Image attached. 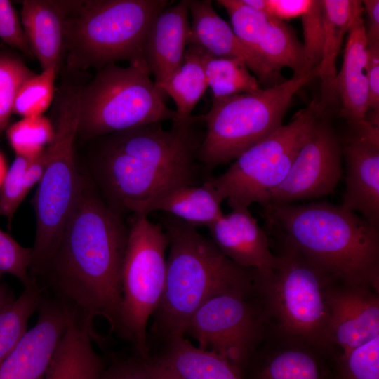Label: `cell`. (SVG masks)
<instances>
[{
	"mask_svg": "<svg viewBox=\"0 0 379 379\" xmlns=\"http://www.w3.org/2000/svg\"><path fill=\"white\" fill-rule=\"evenodd\" d=\"M302 19V49L308 71H312L320 63L324 43V21L322 0H312Z\"/></svg>",
	"mask_w": 379,
	"mask_h": 379,
	"instance_id": "cell-36",
	"label": "cell"
},
{
	"mask_svg": "<svg viewBox=\"0 0 379 379\" xmlns=\"http://www.w3.org/2000/svg\"><path fill=\"white\" fill-rule=\"evenodd\" d=\"M258 53L279 72L284 67L292 69L293 74L310 72L305 64L302 44L295 32L284 21L270 15L261 34Z\"/></svg>",
	"mask_w": 379,
	"mask_h": 379,
	"instance_id": "cell-28",
	"label": "cell"
},
{
	"mask_svg": "<svg viewBox=\"0 0 379 379\" xmlns=\"http://www.w3.org/2000/svg\"><path fill=\"white\" fill-rule=\"evenodd\" d=\"M366 30L363 18L350 29L343 62L335 78V91L342 106L340 115L350 129L363 122L368 112Z\"/></svg>",
	"mask_w": 379,
	"mask_h": 379,
	"instance_id": "cell-21",
	"label": "cell"
},
{
	"mask_svg": "<svg viewBox=\"0 0 379 379\" xmlns=\"http://www.w3.org/2000/svg\"><path fill=\"white\" fill-rule=\"evenodd\" d=\"M222 201L205 180L200 186H180L164 194L150 206L148 214L159 211L194 227H208L223 215Z\"/></svg>",
	"mask_w": 379,
	"mask_h": 379,
	"instance_id": "cell-26",
	"label": "cell"
},
{
	"mask_svg": "<svg viewBox=\"0 0 379 379\" xmlns=\"http://www.w3.org/2000/svg\"><path fill=\"white\" fill-rule=\"evenodd\" d=\"M199 121L195 117L168 130L152 124L86 141L89 177L108 206L124 218L148 215L164 194L197 185V153L204 136L196 128Z\"/></svg>",
	"mask_w": 379,
	"mask_h": 379,
	"instance_id": "cell-2",
	"label": "cell"
},
{
	"mask_svg": "<svg viewBox=\"0 0 379 379\" xmlns=\"http://www.w3.org/2000/svg\"><path fill=\"white\" fill-rule=\"evenodd\" d=\"M34 74L18 55L0 51V138L8 128L20 86Z\"/></svg>",
	"mask_w": 379,
	"mask_h": 379,
	"instance_id": "cell-33",
	"label": "cell"
},
{
	"mask_svg": "<svg viewBox=\"0 0 379 379\" xmlns=\"http://www.w3.org/2000/svg\"><path fill=\"white\" fill-rule=\"evenodd\" d=\"M196 47L213 98L254 92L261 88L257 78L241 61L215 56L200 46Z\"/></svg>",
	"mask_w": 379,
	"mask_h": 379,
	"instance_id": "cell-29",
	"label": "cell"
},
{
	"mask_svg": "<svg viewBox=\"0 0 379 379\" xmlns=\"http://www.w3.org/2000/svg\"><path fill=\"white\" fill-rule=\"evenodd\" d=\"M8 171L6 160L0 152V187L3 183V181L6 177Z\"/></svg>",
	"mask_w": 379,
	"mask_h": 379,
	"instance_id": "cell-47",
	"label": "cell"
},
{
	"mask_svg": "<svg viewBox=\"0 0 379 379\" xmlns=\"http://www.w3.org/2000/svg\"><path fill=\"white\" fill-rule=\"evenodd\" d=\"M217 2L230 16L235 35L247 48L259 55L258 44L270 15L250 7L242 0H219Z\"/></svg>",
	"mask_w": 379,
	"mask_h": 379,
	"instance_id": "cell-35",
	"label": "cell"
},
{
	"mask_svg": "<svg viewBox=\"0 0 379 379\" xmlns=\"http://www.w3.org/2000/svg\"><path fill=\"white\" fill-rule=\"evenodd\" d=\"M47 162V147L30 160L24 175V186L26 195L41 180Z\"/></svg>",
	"mask_w": 379,
	"mask_h": 379,
	"instance_id": "cell-43",
	"label": "cell"
},
{
	"mask_svg": "<svg viewBox=\"0 0 379 379\" xmlns=\"http://www.w3.org/2000/svg\"><path fill=\"white\" fill-rule=\"evenodd\" d=\"M84 84L81 78L66 75L55 89L51 119L54 138L47 147L48 162L32 201L36 234L29 273L36 281L58 246L81 184L74 147Z\"/></svg>",
	"mask_w": 379,
	"mask_h": 379,
	"instance_id": "cell-5",
	"label": "cell"
},
{
	"mask_svg": "<svg viewBox=\"0 0 379 379\" xmlns=\"http://www.w3.org/2000/svg\"><path fill=\"white\" fill-rule=\"evenodd\" d=\"M333 379H379V335L345 352L335 361Z\"/></svg>",
	"mask_w": 379,
	"mask_h": 379,
	"instance_id": "cell-34",
	"label": "cell"
},
{
	"mask_svg": "<svg viewBox=\"0 0 379 379\" xmlns=\"http://www.w3.org/2000/svg\"><path fill=\"white\" fill-rule=\"evenodd\" d=\"M75 0L21 1L20 21L34 58L42 70L63 66L65 21Z\"/></svg>",
	"mask_w": 379,
	"mask_h": 379,
	"instance_id": "cell-20",
	"label": "cell"
},
{
	"mask_svg": "<svg viewBox=\"0 0 379 379\" xmlns=\"http://www.w3.org/2000/svg\"><path fill=\"white\" fill-rule=\"evenodd\" d=\"M314 98L297 112L290 123L244 151L222 174L206 179L230 208L258 203L262 206L268 195L285 179L317 119L323 112Z\"/></svg>",
	"mask_w": 379,
	"mask_h": 379,
	"instance_id": "cell-11",
	"label": "cell"
},
{
	"mask_svg": "<svg viewBox=\"0 0 379 379\" xmlns=\"http://www.w3.org/2000/svg\"><path fill=\"white\" fill-rule=\"evenodd\" d=\"M121 270L122 304L117 335L143 358L150 354L147 331L165 284L168 237L147 215L130 216Z\"/></svg>",
	"mask_w": 379,
	"mask_h": 379,
	"instance_id": "cell-10",
	"label": "cell"
},
{
	"mask_svg": "<svg viewBox=\"0 0 379 379\" xmlns=\"http://www.w3.org/2000/svg\"><path fill=\"white\" fill-rule=\"evenodd\" d=\"M187 2L192 17L187 46L196 45L215 56L241 61L265 88L286 79L281 72L238 39L229 24L216 13L211 0H187Z\"/></svg>",
	"mask_w": 379,
	"mask_h": 379,
	"instance_id": "cell-16",
	"label": "cell"
},
{
	"mask_svg": "<svg viewBox=\"0 0 379 379\" xmlns=\"http://www.w3.org/2000/svg\"><path fill=\"white\" fill-rule=\"evenodd\" d=\"M12 290L1 281L0 278V312L15 300Z\"/></svg>",
	"mask_w": 379,
	"mask_h": 379,
	"instance_id": "cell-46",
	"label": "cell"
},
{
	"mask_svg": "<svg viewBox=\"0 0 379 379\" xmlns=\"http://www.w3.org/2000/svg\"><path fill=\"white\" fill-rule=\"evenodd\" d=\"M361 1L369 22L368 29L366 30L367 46H379V1Z\"/></svg>",
	"mask_w": 379,
	"mask_h": 379,
	"instance_id": "cell-44",
	"label": "cell"
},
{
	"mask_svg": "<svg viewBox=\"0 0 379 379\" xmlns=\"http://www.w3.org/2000/svg\"><path fill=\"white\" fill-rule=\"evenodd\" d=\"M87 326L74 318L60 340L44 379H102L104 359Z\"/></svg>",
	"mask_w": 379,
	"mask_h": 379,
	"instance_id": "cell-23",
	"label": "cell"
},
{
	"mask_svg": "<svg viewBox=\"0 0 379 379\" xmlns=\"http://www.w3.org/2000/svg\"><path fill=\"white\" fill-rule=\"evenodd\" d=\"M147 372L152 379H185L173 368L151 356L144 358Z\"/></svg>",
	"mask_w": 379,
	"mask_h": 379,
	"instance_id": "cell-45",
	"label": "cell"
},
{
	"mask_svg": "<svg viewBox=\"0 0 379 379\" xmlns=\"http://www.w3.org/2000/svg\"><path fill=\"white\" fill-rule=\"evenodd\" d=\"M35 325L0 366V379H44L53 353L72 319L59 299L42 291Z\"/></svg>",
	"mask_w": 379,
	"mask_h": 379,
	"instance_id": "cell-14",
	"label": "cell"
},
{
	"mask_svg": "<svg viewBox=\"0 0 379 379\" xmlns=\"http://www.w3.org/2000/svg\"><path fill=\"white\" fill-rule=\"evenodd\" d=\"M41 293L34 281L0 312V366L27 331L28 320L37 311Z\"/></svg>",
	"mask_w": 379,
	"mask_h": 379,
	"instance_id": "cell-30",
	"label": "cell"
},
{
	"mask_svg": "<svg viewBox=\"0 0 379 379\" xmlns=\"http://www.w3.org/2000/svg\"><path fill=\"white\" fill-rule=\"evenodd\" d=\"M310 347L290 342L267 353L251 363L250 379H333V371Z\"/></svg>",
	"mask_w": 379,
	"mask_h": 379,
	"instance_id": "cell-24",
	"label": "cell"
},
{
	"mask_svg": "<svg viewBox=\"0 0 379 379\" xmlns=\"http://www.w3.org/2000/svg\"><path fill=\"white\" fill-rule=\"evenodd\" d=\"M231 209L208 227L211 239L236 265L255 270L261 277L269 275L278 260L270 248V237L248 208Z\"/></svg>",
	"mask_w": 379,
	"mask_h": 379,
	"instance_id": "cell-17",
	"label": "cell"
},
{
	"mask_svg": "<svg viewBox=\"0 0 379 379\" xmlns=\"http://www.w3.org/2000/svg\"><path fill=\"white\" fill-rule=\"evenodd\" d=\"M102 379H152L144 358L138 354L127 358L114 359L105 368Z\"/></svg>",
	"mask_w": 379,
	"mask_h": 379,
	"instance_id": "cell-41",
	"label": "cell"
},
{
	"mask_svg": "<svg viewBox=\"0 0 379 379\" xmlns=\"http://www.w3.org/2000/svg\"><path fill=\"white\" fill-rule=\"evenodd\" d=\"M0 39L27 57L34 58L18 15L8 0H0Z\"/></svg>",
	"mask_w": 379,
	"mask_h": 379,
	"instance_id": "cell-39",
	"label": "cell"
},
{
	"mask_svg": "<svg viewBox=\"0 0 379 379\" xmlns=\"http://www.w3.org/2000/svg\"><path fill=\"white\" fill-rule=\"evenodd\" d=\"M264 230L293 248L333 281L378 291L379 227L342 205L268 204Z\"/></svg>",
	"mask_w": 379,
	"mask_h": 379,
	"instance_id": "cell-3",
	"label": "cell"
},
{
	"mask_svg": "<svg viewBox=\"0 0 379 379\" xmlns=\"http://www.w3.org/2000/svg\"><path fill=\"white\" fill-rule=\"evenodd\" d=\"M171 0H75L63 30V66L96 71L142 58V48L155 17Z\"/></svg>",
	"mask_w": 379,
	"mask_h": 379,
	"instance_id": "cell-6",
	"label": "cell"
},
{
	"mask_svg": "<svg viewBox=\"0 0 379 379\" xmlns=\"http://www.w3.org/2000/svg\"><path fill=\"white\" fill-rule=\"evenodd\" d=\"M154 358L185 379H244V375L222 357L194 346L185 336L163 342Z\"/></svg>",
	"mask_w": 379,
	"mask_h": 379,
	"instance_id": "cell-25",
	"label": "cell"
},
{
	"mask_svg": "<svg viewBox=\"0 0 379 379\" xmlns=\"http://www.w3.org/2000/svg\"><path fill=\"white\" fill-rule=\"evenodd\" d=\"M143 58L126 67L107 65L81 92L77 137L86 142L112 133L173 119L175 111L150 78Z\"/></svg>",
	"mask_w": 379,
	"mask_h": 379,
	"instance_id": "cell-9",
	"label": "cell"
},
{
	"mask_svg": "<svg viewBox=\"0 0 379 379\" xmlns=\"http://www.w3.org/2000/svg\"><path fill=\"white\" fill-rule=\"evenodd\" d=\"M30 160L15 156L0 187V215L7 219L9 227L15 213L27 196L25 192L24 175Z\"/></svg>",
	"mask_w": 379,
	"mask_h": 379,
	"instance_id": "cell-37",
	"label": "cell"
},
{
	"mask_svg": "<svg viewBox=\"0 0 379 379\" xmlns=\"http://www.w3.org/2000/svg\"><path fill=\"white\" fill-rule=\"evenodd\" d=\"M157 86L175 102L176 114L173 124H185L194 119L192 112L208 88L196 46H187L180 68L166 81Z\"/></svg>",
	"mask_w": 379,
	"mask_h": 379,
	"instance_id": "cell-27",
	"label": "cell"
},
{
	"mask_svg": "<svg viewBox=\"0 0 379 379\" xmlns=\"http://www.w3.org/2000/svg\"><path fill=\"white\" fill-rule=\"evenodd\" d=\"M365 71L368 83V112L371 111V115L366 119L379 127V46H367Z\"/></svg>",
	"mask_w": 379,
	"mask_h": 379,
	"instance_id": "cell-40",
	"label": "cell"
},
{
	"mask_svg": "<svg viewBox=\"0 0 379 379\" xmlns=\"http://www.w3.org/2000/svg\"><path fill=\"white\" fill-rule=\"evenodd\" d=\"M57 74L49 68L27 79L16 95L13 113L23 117L42 115L53 102Z\"/></svg>",
	"mask_w": 379,
	"mask_h": 379,
	"instance_id": "cell-32",
	"label": "cell"
},
{
	"mask_svg": "<svg viewBox=\"0 0 379 379\" xmlns=\"http://www.w3.org/2000/svg\"><path fill=\"white\" fill-rule=\"evenodd\" d=\"M187 0L162 10L147 32L142 58L156 85L166 81L182 65L190 32Z\"/></svg>",
	"mask_w": 379,
	"mask_h": 379,
	"instance_id": "cell-19",
	"label": "cell"
},
{
	"mask_svg": "<svg viewBox=\"0 0 379 379\" xmlns=\"http://www.w3.org/2000/svg\"><path fill=\"white\" fill-rule=\"evenodd\" d=\"M330 115L323 112L317 119L287 175L270 192L266 204H295L335 191L343 174V152Z\"/></svg>",
	"mask_w": 379,
	"mask_h": 379,
	"instance_id": "cell-13",
	"label": "cell"
},
{
	"mask_svg": "<svg viewBox=\"0 0 379 379\" xmlns=\"http://www.w3.org/2000/svg\"><path fill=\"white\" fill-rule=\"evenodd\" d=\"M277 255L272 273L258 274L256 280L265 302V319L272 317L278 332L288 342L326 351L332 345L326 294L334 281L290 247L279 244Z\"/></svg>",
	"mask_w": 379,
	"mask_h": 379,
	"instance_id": "cell-8",
	"label": "cell"
},
{
	"mask_svg": "<svg viewBox=\"0 0 379 379\" xmlns=\"http://www.w3.org/2000/svg\"><path fill=\"white\" fill-rule=\"evenodd\" d=\"M312 0H265V13L281 20L301 17Z\"/></svg>",
	"mask_w": 379,
	"mask_h": 379,
	"instance_id": "cell-42",
	"label": "cell"
},
{
	"mask_svg": "<svg viewBox=\"0 0 379 379\" xmlns=\"http://www.w3.org/2000/svg\"><path fill=\"white\" fill-rule=\"evenodd\" d=\"M324 43L321 60L317 66L321 81L319 102L324 111L331 113L338 97L335 91L336 60L344 37L364 12L359 0H322Z\"/></svg>",
	"mask_w": 379,
	"mask_h": 379,
	"instance_id": "cell-22",
	"label": "cell"
},
{
	"mask_svg": "<svg viewBox=\"0 0 379 379\" xmlns=\"http://www.w3.org/2000/svg\"><path fill=\"white\" fill-rule=\"evenodd\" d=\"M317 67L268 88L213 98L210 110L200 118L206 131L197 159L206 170L228 163L282 124L293 96L318 78Z\"/></svg>",
	"mask_w": 379,
	"mask_h": 379,
	"instance_id": "cell-7",
	"label": "cell"
},
{
	"mask_svg": "<svg viewBox=\"0 0 379 379\" xmlns=\"http://www.w3.org/2000/svg\"><path fill=\"white\" fill-rule=\"evenodd\" d=\"M82 175L73 208L46 270L36 283L61 300L88 326L93 341L97 318L118 333L122 304L121 270L128 227Z\"/></svg>",
	"mask_w": 379,
	"mask_h": 379,
	"instance_id": "cell-1",
	"label": "cell"
},
{
	"mask_svg": "<svg viewBox=\"0 0 379 379\" xmlns=\"http://www.w3.org/2000/svg\"><path fill=\"white\" fill-rule=\"evenodd\" d=\"M255 288V284L209 298L194 313L185 333L199 348L222 357L243 375L254 359L265 320L248 298Z\"/></svg>",
	"mask_w": 379,
	"mask_h": 379,
	"instance_id": "cell-12",
	"label": "cell"
},
{
	"mask_svg": "<svg viewBox=\"0 0 379 379\" xmlns=\"http://www.w3.org/2000/svg\"><path fill=\"white\" fill-rule=\"evenodd\" d=\"M345 189L341 205L379 227V144L351 132L342 145Z\"/></svg>",
	"mask_w": 379,
	"mask_h": 379,
	"instance_id": "cell-18",
	"label": "cell"
},
{
	"mask_svg": "<svg viewBox=\"0 0 379 379\" xmlns=\"http://www.w3.org/2000/svg\"><path fill=\"white\" fill-rule=\"evenodd\" d=\"M168 239L164 288L150 329L161 342L185 336L187 324L209 298L255 285L258 272L241 267L196 227L166 213L161 215Z\"/></svg>",
	"mask_w": 379,
	"mask_h": 379,
	"instance_id": "cell-4",
	"label": "cell"
},
{
	"mask_svg": "<svg viewBox=\"0 0 379 379\" xmlns=\"http://www.w3.org/2000/svg\"><path fill=\"white\" fill-rule=\"evenodd\" d=\"M32 248L18 243L9 234L0 230V278L8 274L16 277L25 287L32 284L29 269Z\"/></svg>",
	"mask_w": 379,
	"mask_h": 379,
	"instance_id": "cell-38",
	"label": "cell"
},
{
	"mask_svg": "<svg viewBox=\"0 0 379 379\" xmlns=\"http://www.w3.org/2000/svg\"><path fill=\"white\" fill-rule=\"evenodd\" d=\"M10 145L15 153L32 159L49 145L54 138V128L50 119L42 115L23 117L6 130Z\"/></svg>",
	"mask_w": 379,
	"mask_h": 379,
	"instance_id": "cell-31",
	"label": "cell"
},
{
	"mask_svg": "<svg viewBox=\"0 0 379 379\" xmlns=\"http://www.w3.org/2000/svg\"><path fill=\"white\" fill-rule=\"evenodd\" d=\"M332 283L326 294L329 337L345 352L379 335V298L369 286Z\"/></svg>",
	"mask_w": 379,
	"mask_h": 379,
	"instance_id": "cell-15",
	"label": "cell"
}]
</instances>
